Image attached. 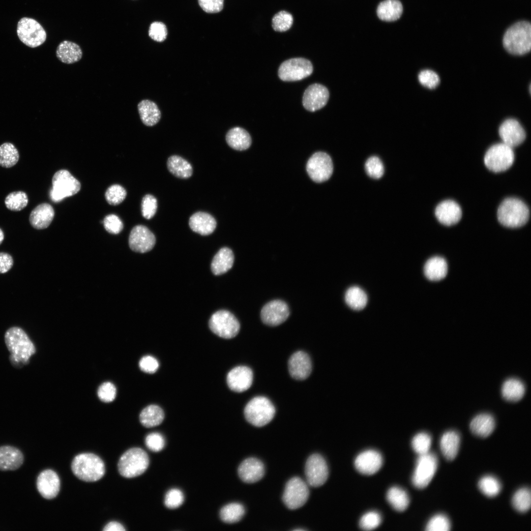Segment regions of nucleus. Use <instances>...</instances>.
<instances>
[{"mask_svg": "<svg viewBox=\"0 0 531 531\" xmlns=\"http://www.w3.org/2000/svg\"><path fill=\"white\" fill-rule=\"evenodd\" d=\"M198 2L203 10L209 13L221 11L224 5V0H198Z\"/></svg>", "mask_w": 531, "mask_h": 531, "instance_id": "0e129e2a", "label": "nucleus"}, {"mask_svg": "<svg viewBox=\"0 0 531 531\" xmlns=\"http://www.w3.org/2000/svg\"><path fill=\"white\" fill-rule=\"evenodd\" d=\"M251 369L245 366H239L232 369L227 376L229 387L237 392H243L250 388L253 382Z\"/></svg>", "mask_w": 531, "mask_h": 531, "instance_id": "aec40b11", "label": "nucleus"}, {"mask_svg": "<svg viewBox=\"0 0 531 531\" xmlns=\"http://www.w3.org/2000/svg\"><path fill=\"white\" fill-rule=\"evenodd\" d=\"M4 339L11 363L16 366L28 364L35 348L26 332L20 327H12L5 332Z\"/></svg>", "mask_w": 531, "mask_h": 531, "instance_id": "f257e3e1", "label": "nucleus"}, {"mask_svg": "<svg viewBox=\"0 0 531 531\" xmlns=\"http://www.w3.org/2000/svg\"><path fill=\"white\" fill-rule=\"evenodd\" d=\"M329 98V92L327 88L320 84H313L305 90L302 104L308 111L315 112L324 107Z\"/></svg>", "mask_w": 531, "mask_h": 531, "instance_id": "a211bd4d", "label": "nucleus"}, {"mask_svg": "<svg viewBox=\"0 0 531 531\" xmlns=\"http://www.w3.org/2000/svg\"><path fill=\"white\" fill-rule=\"evenodd\" d=\"M244 413L248 422L255 426L262 427L271 421L275 415V409L268 399L258 396L247 404Z\"/></svg>", "mask_w": 531, "mask_h": 531, "instance_id": "423d86ee", "label": "nucleus"}, {"mask_svg": "<svg viewBox=\"0 0 531 531\" xmlns=\"http://www.w3.org/2000/svg\"><path fill=\"white\" fill-rule=\"evenodd\" d=\"M141 207L143 216L147 219L151 218L157 210L156 199L150 194L145 195L142 201Z\"/></svg>", "mask_w": 531, "mask_h": 531, "instance_id": "6e6d98bb", "label": "nucleus"}, {"mask_svg": "<svg viewBox=\"0 0 531 531\" xmlns=\"http://www.w3.org/2000/svg\"><path fill=\"white\" fill-rule=\"evenodd\" d=\"M495 427L493 416L489 413H483L476 415L471 421L470 428L474 435L486 438L490 435Z\"/></svg>", "mask_w": 531, "mask_h": 531, "instance_id": "c85d7f7f", "label": "nucleus"}, {"mask_svg": "<svg viewBox=\"0 0 531 531\" xmlns=\"http://www.w3.org/2000/svg\"><path fill=\"white\" fill-rule=\"evenodd\" d=\"M313 65L308 59L293 58L281 63L278 69V76L284 81H296L310 76L313 72Z\"/></svg>", "mask_w": 531, "mask_h": 531, "instance_id": "ddd939ff", "label": "nucleus"}, {"mask_svg": "<svg viewBox=\"0 0 531 531\" xmlns=\"http://www.w3.org/2000/svg\"><path fill=\"white\" fill-rule=\"evenodd\" d=\"M402 12V4L398 0H385L379 4L377 10L378 17L387 22L398 20Z\"/></svg>", "mask_w": 531, "mask_h": 531, "instance_id": "c9c22d12", "label": "nucleus"}, {"mask_svg": "<svg viewBox=\"0 0 531 531\" xmlns=\"http://www.w3.org/2000/svg\"><path fill=\"white\" fill-rule=\"evenodd\" d=\"M80 189V182L77 179L68 171L60 170L53 177L50 198L53 202L58 203L66 197L76 194Z\"/></svg>", "mask_w": 531, "mask_h": 531, "instance_id": "0eeeda50", "label": "nucleus"}, {"mask_svg": "<svg viewBox=\"0 0 531 531\" xmlns=\"http://www.w3.org/2000/svg\"><path fill=\"white\" fill-rule=\"evenodd\" d=\"M126 196L125 189L118 184H114L110 186L106 191L105 198L107 202L111 205H117L120 204Z\"/></svg>", "mask_w": 531, "mask_h": 531, "instance_id": "3c124183", "label": "nucleus"}, {"mask_svg": "<svg viewBox=\"0 0 531 531\" xmlns=\"http://www.w3.org/2000/svg\"><path fill=\"white\" fill-rule=\"evenodd\" d=\"M13 260L10 255L4 252H0V273H4L8 271L12 267Z\"/></svg>", "mask_w": 531, "mask_h": 531, "instance_id": "69168bd1", "label": "nucleus"}, {"mask_svg": "<svg viewBox=\"0 0 531 531\" xmlns=\"http://www.w3.org/2000/svg\"><path fill=\"white\" fill-rule=\"evenodd\" d=\"M148 465L147 453L141 448L134 447L127 450L121 455L118 466L121 476L132 478L143 473Z\"/></svg>", "mask_w": 531, "mask_h": 531, "instance_id": "39448f33", "label": "nucleus"}, {"mask_svg": "<svg viewBox=\"0 0 531 531\" xmlns=\"http://www.w3.org/2000/svg\"><path fill=\"white\" fill-rule=\"evenodd\" d=\"M309 490L306 483L300 477H294L286 483L283 495V501L290 509L302 506L307 502Z\"/></svg>", "mask_w": 531, "mask_h": 531, "instance_id": "f8f14e48", "label": "nucleus"}, {"mask_svg": "<svg viewBox=\"0 0 531 531\" xmlns=\"http://www.w3.org/2000/svg\"><path fill=\"white\" fill-rule=\"evenodd\" d=\"M234 262L233 251L228 247H223L213 258L211 264V271L216 275L224 274L232 268Z\"/></svg>", "mask_w": 531, "mask_h": 531, "instance_id": "2f4dec72", "label": "nucleus"}, {"mask_svg": "<svg viewBox=\"0 0 531 531\" xmlns=\"http://www.w3.org/2000/svg\"><path fill=\"white\" fill-rule=\"evenodd\" d=\"M431 436L425 432H420L414 436L412 441L413 450L419 455L429 452L431 445Z\"/></svg>", "mask_w": 531, "mask_h": 531, "instance_id": "de8ad7c7", "label": "nucleus"}, {"mask_svg": "<svg viewBox=\"0 0 531 531\" xmlns=\"http://www.w3.org/2000/svg\"><path fill=\"white\" fill-rule=\"evenodd\" d=\"M530 211L527 206L521 200L508 198L500 205L497 217L500 223L508 228H518L528 221Z\"/></svg>", "mask_w": 531, "mask_h": 531, "instance_id": "20e7f679", "label": "nucleus"}, {"mask_svg": "<svg viewBox=\"0 0 531 531\" xmlns=\"http://www.w3.org/2000/svg\"><path fill=\"white\" fill-rule=\"evenodd\" d=\"M447 272V265L445 260L440 257H433L428 260L424 266V273L431 281H439L443 279Z\"/></svg>", "mask_w": 531, "mask_h": 531, "instance_id": "72a5a7b5", "label": "nucleus"}, {"mask_svg": "<svg viewBox=\"0 0 531 531\" xmlns=\"http://www.w3.org/2000/svg\"><path fill=\"white\" fill-rule=\"evenodd\" d=\"M210 330L218 336L230 339L235 337L240 329L239 322L227 310H219L211 316L209 321Z\"/></svg>", "mask_w": 531, "mask_h": 531, "instance_id": "9d476101", "label": "nucleus"}, {"mask_svg": "<svg viewBox=\"0 0 531 531\" xmlns=\"http://www.w3.org/2000/svg\"><path fill=\"white\" fill-rule=\"evenodd\" d=\"M71 469L76 477L87 482L97 481L105 472L102 460L97 455L90 453L76 456L72 462Z\"/></svg>", "mask_w": 531, "mask_h": 531, "instance_id": "7ed1b4c3", "label": "nucleus"}, {"mask_svg": "<svg viewBox=\"0 0 531 531\" xmlns=\"http://www.w3.org/2000/svg\"><path fill=\"white\" fill-rule=\"evenodd\" d=\"M155 241L154 234L147 227L142 225L135 226L132 229L128 240L130 249L141 253L151 250Z\"/></svg>", "mask_w": 531, "mask_h": 531, "instance_id": "dca6fc26", "label": "nucleus"}, {"mask_svg": "<svg viewBox=\"0 0 531 531\" xmlns=\"http://www.w3.org/2000/svg\"><path fill=\"white\" fill-rule=\"evenodd\" d=\"M503 143L513 148L520 145L526 138V133L520 123L516 119L504 121L499 130Z\"/></svg>", "mask_w": 531, "mask_h": 531, "instance_id": "6ab92c4d", "label": "nucleus"}, {"mask_svg": "<svg viewBox=\"0 0 531 531\" xmlns=\"http://www.w3.org/2000/svg\"><path fill=\"white\" fill-rule=\"evenodd\" d=\"M138 110L142 122L146 126H152L158 123L161 118V112L154 102L145 99L138 104Z\"/></svg>", "mask_w": 531, "mask_h": 531, "instance_id": "473e14b6", "label": "nucleus"}, {"mask_svg": "<svg viewBox=\"0 0 531 531\" xmlns=\"http://www.w3.org/2000/svg\"><path fill=\"white\" fill-rule=\"evenodd\" d=\"M512 503L514 508L520 512H525L528 511L531 504L530 489L523 488L517 491L512 497Z\"/></svg>", "mask_w": 531, "mask_h": 531, "instance_id": "a18cd8bd", "label": "nucleus"}, {"mask_svg": "<svg viewBox=\"0 0 531 531\" xmlns=\"http://www.w3.org/2000/svg\"><path fill=\"white\" fill-rule=\"evenodd\" d=\"M97 394L99 398L102 401L104 402H112L116 397V387L110 382L104 383L99 387Z\"/></svg>", "mask_w": 531, "mask_h": 531, "instance_id": "052dcab7", "label": "nucleus"}, {"mask_svg": "<svg viewBox=\"0 0 531 531\" xmlns=\"http://www.w3.org/2000/svg\"><path fill=\"white\" fill-rule=\"evenodd\" d=\"M244 513L245 508L243 505L237 502H233L225 505L221 509L220 516L224 522L232 524L239 521Z\"/></svg>", "mask_w": 531, "mask_h": 531, "instance_id": "79ce46f5", "label": "nucleus"}, {"mask_svg": "<svg viewBox=\"0 0 531 531\" xmlns=\"http://www.w3.org/2000/svg\"><path fill=\"white\" fill-rule=\"evenodd\" d=\"M478 486L480 491L489 497L498 495L502 488L499 480L492 475L482 477L478 481Z\"/></svg>", "mask_w": 531, "mask_h": 531, "instance_id": "c03bdc74", "label": "nucleus"}, {"mask_svg": "<svg viewBox=\"0 0 531 531\" xmlns=\"http://www.w3.org/2000/svg\"><path fill=\"white\" fill-rule=\"evenodd\" d=\"M55 211L51 205L42 203L36 206L30 212L29 221L30 225L36 229L47 228L51 223Z\"/></svg>", "mask_w": 531, "mask_h": 531, "instance_id": "bb28decb", "label": "nucleus"}, {"mask_svg": "<svg viewBox=\"0 0 531 531\" xmlns=\"http://www.w3.org/2000/svg\"><path fill=\"white\" fill-rule=\"evenodd\" d=\"M147 447L154 452L161 451L165 446V439L159 433L153 432L148 434L145 439Z\"/></svg>", "mask_w": 531, "mask_h": 531, "instance_id": "13d9d810", "label": "nucleus"}, {"mask_svg": "<svg viewBox=\"0 0 531 531\" xmlns=\"http://www.w3.org/2000/svg\"><path fill=\"white\" fill-rule=\"evenodd\" d=\"M420 83L429 88H435L440 83V78L438 74L431 70L421 71L418 76Z\"/></svg>", "mask_w": 531, "mask_h": 531, "instance_id": "4d7b16f0", "label": "nucleus"}, {"mask_svg": "<svg viewBox=\"0 0 531 531\" xmlns=\"http://www.w3.org/2000/svg\"><path fill=\"white\" fill-rule=\"evenodd\" d=\"M525 392V386L522 381L516 378H509L502 384L501 394L507 401L516 402L520 400Z\"/></svg>", "mask_w": 531, "mask_h": 531, "instance_id": "e433bc0d", "label": "nucleus"}, {"mask_svg": "<svg viewBox=\"0 0 531 531\" xmlns=\"http://www.w3.org/2000/svg\"><path fill=\"white\" fill-rule=\"evenodd\" d=\"M460 442L459 434L456 431L450 430L445 432L442 436L440 445L443 456L448 461L455 459L457 455Z\"/></svg>", "mask_w": 531, "mask_h": 531, "instance_id": "7c9ffc66", "label": "nucleus"}, {"mask_svg": "<svg viewBox=\"0 0 531 531\" xmlns=\"http://www.w3.org/2000/svg\"><path fill=\"white\" fill-rule=\"evenodd\" d=\"M4 234L2 230L0 228V244L2 243L4 239Z\"/></svg>", "mask_w": 531, "mask_h": 531, "instance_id": "774afa93", "label": "nucleus"}, {"mask_svg": "<svg viewBox=\"0 0 531 531\" xmlns=\"http://www.w3.org/2000/svg\"><path fill=\"white\" fill-rule=\"evenodd\" d=\"M293 23L292 15L288 12L281 11L276 14L272 20V26L274 30L283 32L290 29Z\"/></svg>", "mask_w": 531, "mask_h": 531, "instance_id": "09e8293b", "label": "nucleus"}, {"mask_svg": "<svg viewBox=\"0 0 531 531\" xmlns=\"http://www.w3.org/2000/svg\"><path fill=\"white\" fill-rule=\"evenodd\" d=\"M184 495L181 490L177 488L171 489L165 495L164 504L170 509L179 507L183 502Z\"/></svg>", "mask_w": 531, "mask_h": 531, "instance_id": "5fc2aeb1", "label": "nucleus"}, {"mask_svg": "<svg viewBox=\"0 0 531 531\" xmlns=\"http://www.w3.org/2000/svg\"><path fill=\"white\" fill-rule=\"evenodd\" d=\"M148 34L153 40L162 42L166 39L167 35V28L163 23L154 22L149 27Z\"/></svg>", "mask_w": 531, "mask_h": 531, "instance_id": "680f3d73", "label": "nucleus"}, {"mask_svg": "<svg viewBox=\"0 0 531 531\" xmlns=\"http://www.w3.org/2000/svg\"><path fill=\"white\" fill-rule=\"evenodd\" d=\"M383 461L382 456L378 451L367 450L357 456L354 461V466L360 473L372 475L381 469Z\"/></svg>", "mask_w": 531, "mask_h": 531, "instance_id": "412c9836", "label": "nucleus"}, {"mask_svg": "<svg viewBox=\"0 0 531 531\" xmlns=\"http://www.w3.org/2000/svg\"><path fill=\"white\" fill-rule=\"evenodd\" d=\"M168 170L173 175L180 178H188L193 173L191 164L185 159L178 155L170 156L167 162Z\"/></svg>", "mask_w": 531, "mask_h": 531, "instance_id": "4c0bfd02", "label": "nucleus"}, {"mask_svg": "<svg viewBox=\"0 0 531 531\" xmlns=\"http://www.w3.org/2000/svg\"><path fill=\"white\" fill-rule=\"evenodd\" d=\"M435 215L442 224L451 226L459 221L462 216V210L459 205L455 201L445 200L437 206Z\"/></svg>", "mask_w": 531, "mask_h": 531, "instance_id": "393cba45", "label": "nucleus"}, {"mask_svg": "<svg viewBox=\"0 0 531 531\" xmlns=\"http://www.w3.org/2000/svg\"><path fill=\"white\" fill-rule=\"evenodd\" d=\"M305 474L307 483L314 487L323 485L328 476L327 464L319 454H313L307 459L305 466Z\"/></svg>", "mask_w": 531, "mask_h": 531, "instance_id": "2eb2a0df", "label": "nucleus"}, {"mask_svg": "<svg viewBox=\"0 0 531 531\" xmlns=\"http://www.w3.org/2000/svg\"><path fill=\"white\" fill-rule=\"evenodd\" d=\"M265 473V467L260 460L250 457L243 460L238 468V474L244 482L253 483L261 479Z\"/></svg>", "mask_w": 531, "mask_h": 531, "instance_id": "b1692460", "label": "nucleus"}, {"mask_svg": "<svg viewBox=\"0 0 531 531\" xmlns=\"http://www.w3.org/2000/svg\"><path fill=\"white\" fill-rule=\"evenodd\" d=\"M438 467L436 455L428 452L418 457L412 481L417 488L423 489L429 484L434 476Z\"/></svg>", "mask_w": 531, "mask_h": 531, "instance_id": "9b49d317", "label": "nucleus"}, {"mask_svg": "<svg viewBox=\"0 0 531 531\" xmlns=\"http://www.w3.org/2000/svg\"><path fill=\"white\" fill-rule=\"evenodd\" d=\"M288 368L289 373L293 378L298 380L307 378L312 370L310 357L302 351L295 353L289 360Z\"/></svg>", "mask_w": 531, "mask_h": 531, "instance_id": "5701e85b", "label": "nucleus"}, {"mask_svg": "<svg viewBox=\"0 0 531 531\" xmlns=\"http://www.w3.org/2000/svg\"><path fill=\"white\" fill-rule=\"evenodd\" d=\"M386 499L395 510L400 512L405 510L410 503L407 493L402 488L397 486L389 489L386 493Z\"/></svg>", "mask_w": 531, "mask_h": 531, "instance_id": "ea45409f", "label": "nucleus"}, {"mask_svg": "<svg viewBox=\"0 0 531 531\" xmlns=\"http://www.w3.org/2000/svg\"><path fill=\"white\" fill-rule=\"evenodd\" d=\"M140 421L145 427L150 428L161 424L164 418L163 410L158 406L151 405L144 408L140 414Z\"/></svg>", "mask_w": 531, "mask_h": 531, "instance_id": "58836bf2", "label": "nucleus"}, {"mask_svg": "<svg viewBox=\"0 0 531 531\" xmlns=\"http://www.w3.org/2000/svg\"><path fill=\"white\" fill-rule=\"evenodd\" d=\"M104 531H124V527L119 523L113 521L107 524L103 530Z\"/></svg>", "mask_w": 531, "mask_h": 531, "instance_id": "338daca9", "label": "nucleus"}, {"mask_svg": "<svg viewBox=\"0 0 531 531\" xmlns=\"http://www.w3.org/2000/svg\"><path fill=\"white\" fill-rule=\"evenodd\" d=\"M83 53L80 47L72 41L64 40L60 42L56 50V56L62 62L71 64L79 61Z\"/></svg>", "mask_w": 531, "mask_h": 531, "instance_id": "c756f323", "label": "nucleus"}, {"mask_svg": "<svg viewBox=\"0 0 531 531\" xmlns=\"http://www.w3.org/2000/svg\"><path fill=\"white\" fill-rule=\"evenodd\" d=\"M365 167L367 174L373 178H380L384 173V165L377 156L369 157L365 163Z\"/></svg>", "mask_w": 531, "mask_h": 531, "instance_id": "603ef678", "label": "nucleus"}, {"mask_svg": "<svg viewBox=\"0 0 531 531\" xmlns=\"http://www.w3.org/2000/svg\"><path fill=\"white\" fill-rule=\"evenodd\" d=\"M289 314L288 306L284 301L274 300L263 307L261 317L264 324L270 326H276L284 322Z\"/></svg>", "mask_w": 531, "mask_h": 531, "instance_id": "f3484780", "label": "nucleus"}, {"mask_svg": "<svg viewBox=\"0 0 531 531\" xmlns=\"http://www.w3.org/2000/svg\"><path fill=\"white\" fill-rule=\"evenodd\" d=\"M103 224L105 230L112 234L119 233L123 227L121 220L115 214L107 215L103 220Z\"/></svg>", "mask_w": 531, "mask_h": 531, "instance_id": "bf43d9fd", "label": "nucleus"}, {"mask_svg": "<svg viewBox=\"0 0 531 531\" xmlns=\"http://www.w3.org/2000/svg\"><path fill=\"white\" fill-rule=\"evenodd\" d=\"M333 170L332 160L327 153L317 152L309 159L306 170L310 177L314 181L321 183L328 180Z\"/></svg>", "mask_w": 531, "mask_h": 531, "instance_id": "4468645a", "label": "nucleus"}, {"mask_svg": "<svg viewBox=\"0 0 531 531\" xmlns=\"http://www.w3.org/2000/svg\"><path fill=\"white\" fill-rule=\"evenodd\" d=\"M189 225L191 229L202 236L212 234L216 227L215 218L210 214L205 212H197L189 218Z\"/></svg>", "mask_w": 531, "mask_h": 531, "instance_id": "cd10ccee", "label": "nucleus"}, {"mask_svg": "<svg viewBox=\"0 0 531 531\" xmlns=\"http://www.w3.org/2000/svg\"><path fill=\"white\" fill-rule=\"evenodd\" d=\"M37 489L45 499H52L58 494L60 488V480L54 471L48 469L42 471L37 477Z\"/></svg>", "mask_w": 531, "mask_h": 531, "instance_id": "4be33fe9", "label": "nucleus"}, {"mask_svg": "<svg viewBox=\"0 0 531 531\" xmlns=\"http://www.w3.org/2000/svg\"><path fill=\"white\" fill-rule=\"evenodd\" d=\"M226 140L231 148L237 150H245L251 144L249 134L246 130L239 127L231 129L226 135Z\"/></svg>", "mask_w": 531, "mask_h": 531, "instance_id": "f704fd0d", "label": "nucleus"}, {"mask_svg": "<svg viewBox=\"0 0 531 531\" xmlns=\"http://www.w3.org/2000/svg\"><path fill=\"white\" fill-rule=\"evenodd\" d=\"M503 45L510 54L522 55L528 53L531 48V26L527 21L518 22L505 32Z\"/></svg>", "mask_w": 531, "mask_h": 531, "instance_id": "f03ea898", "label": "nucleus"}, {"mask_svg": "<svg viewBox=\"0 0 531 531\" xmlns=\"http://www.w3.org/2000/svg\"><path fill=\"white\" fill-rule=\"evenodd\" d=\"M451 524L449 519L445 515L438 514L432 517L427 523L425 530L427 531H448L450 530Z\"/></svg>", "mask_w": 531, "mask_h": 531, "instance_id": "8fccbe9b", "label": "nucleus"}, {"mask_svg": "<svg viewBox=\"0 0 531 531\" xmlns=\"http://www.w3.org/2000/svg\"><path fill=\"white\" fill-rule=\"evenodd\" d=\"M19 154L17 149L11 143H4L0 146V166L9 168L18 161Z\"/></svg>", "mask_w": 531, "mask_h": 531, "instance_id": "37998d69", "label": "nucleus"}, {"mask_svg": "<svg viewBox=\"0 0 531 531\" xmlns=\"http://www.w3.org/2000/svg\"><path fill=\"white\" fill-rule=\"evenodd\" d=\"M24 455L18 448L10 445L0 446V470L14 471L24 462Z\"/></svg>", "mask_w": 531, "mask_h": 531, "instance_id": "a878e982", "label": "nucleus"}, {"mask_svg": "<svg viewBox=\"0 0 531 531\" xmlns=\"http://www.w3.org/2000/svg\"><path fill=\"white\" fill-rule=\"evenodd\" d=\"M17 33L21 42L31 48L42 45L47 37L43 27L35 20L28 17H23L19 21Z\"/></svg>", "mask_w": 531, "mask_h": 531, "instance_id": "1a4fd4ad", "label": "nucleus"}, {"mask_svg": "<svg viewBox=\"0 0 531 531\" xmlns=\"http://www.w3.org/2000/svg\"><path fill=\"white\" fill-rule=\"evenodd\" d=\"M514 154L512 148L505 144L499 143L491 146L484 156L487 168L494 172H503L512 165Z\"/></svg>", "mask_w": 531, "mask_h": 531, "instance_id": "6e6552de", "label": "nucleus"}, {"mask_svg": "<svg viewBox=\"0 0 531 531\" xmlns=\"http://www.w3.org/2000/svg\"><path fill=\"white\" fill-rule=\"evenodd\" d=\"M139 365L141 370L144 372L154 373L159 367V363L154 357L146 355L140 359Z\"/></svg>", "mask_w": 531, "mask_h": 531, "instance_id": "e2e57ef3", "label": "nucleus"}, {"mask_svg": "<svg viewBox=\"0 0 531 531\" xmlns=\"http://www.w3.org/2000/svg\"><path fill=\"white\" fill-rule=\"evenodd\" d=\"M347 304L352 309L360 310L364 308L367 302V296L365 292L357 286L349 288L345 295Z\"/></svg>", "mask_w": 531, "mask_h": 531, "instance_id": "a19ab883", "label": "nucleus"}, {"mask_svg": "<svg viewBox=\"0 0 531 531\" xmlns=\"http://www.w3.org/2000/svg\"><path fill=\"white\" fill-rule=\"evenodd\" d=\"M4 203L8 209L15 211H20L28 204V196L23 191L13 192L6 197Z\"/></svg>", "mask_w": 531, "mask_h": 531, "instance_id": "49530a36", "label": "nucleus"}, {"mask_svg": "<svg viewBox=\"0 0 531 531\" xmlns=\"http://www.w3.org/2000/svg\"><path fill=\"white\" fill-rule=\"evenodd\" d=\"M382 522L381 515L376 511L366 513L359 521V526L363 530L369 531L377 528Z\"/></svg>", "mask_w": 531, "mask_h": 531, "instance_id": "864d4df0", "label": "nucleus"}]
</instances>
